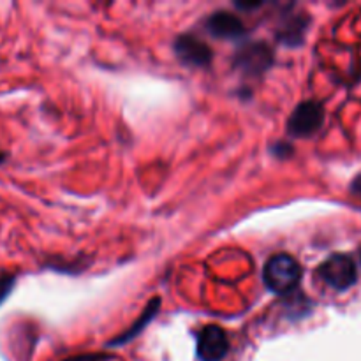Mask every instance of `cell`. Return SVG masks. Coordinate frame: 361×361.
<instances>
[{"instance_id":"6da1fadb","label":"cell","mask_w":361,"mask_h":361,"mask_svg":"<svg viewBox=\"0 0 361 361\" xmlns=\"http://www.w3.org/2000/svg\"><path fill=\"white\" fill-rule=\"evenodd\" d=\"M264 284L277 295H288L296 289L302 279V267L288 254H275L264 264Z\"/></svg>"},{"instance_id":"7a4b0ae2","label":"cell","mask_w":361,"mask_h":361,"mask_svg":"<svg viewBox=\"0 0 361 361\" xmlns=\"http://www.w3.org/2000/svg\"><path fill=\"white\" fill-rule=\"evenodd\" d=\"M319 275L330 288L338 289V291H345L351 288L358 277L355 261L345 254H335V256L328 257L319 267Z\"/></svg>"},{"instance_id":"3957f363","label":"cell","mask_w":361,"mask_h":361,"mask_svg":"<svg viewBox=\"0 0 361 361\" xmlns=\"http://www.w3.org/2000/svg\"><path fill=\"white\" fill-rule=\"evenodd\" d=\"M323 120L324 113L321 104L314 101L303 102L293 111L291 118L288 122V130L295 137H309L321 129Z\"/></svg>"},{"instance_id":"277c9868","label":"cell","mask_w":361,"mask_h":361,"mask_svg":"<svg viewBox=\"0 0 361 361\" xmlns=\"http://www.w3.org/2000/svg\"><path fill=\"white\" fill-rule=\"evenodd\" d=\"M228 349V335L221 326L210 324L197 337V356L201 361H221Z\"/></svg>"},{"instance_id":"5b68a950","label":"cell","mask_w":361,"mask_h":361,"mask_svg":"<svg viewBox=\"0 0 361 361\" xmlns=\"http://www.w3.org/2000/svg\"><path fill=\"white\" fill-rule=\"evenodd\" d=\"M235 56L236 67L249 74L264 73L274 60L271 49L264 42H252V44L243 46Z\"/></svg>"},{"instance_id":"8992f818","label":"cell","mask_w":361,"mask_h":361,"mask_svg":"<svg viewBox=\"0 0 361 361\" xmlns=\"http://www.w3.org/2000/svg\"><path fill=\"white\" fill-rule=\"evenodd\" d=\"M175 51L178 59L185 62L187 66L204 67L212 60V49L194 35H182V37L176 39Z\"/></svg>"},{"instance_id":"52a82bcc","label":"cell","mask_w":361,"mask_h":361,"mask_svg":"<svg viewBox=\"0 0 361 361\" xmlns=\"http://www.w3.org/2000/svg\"><path fill=\"white\" fill-rule=\"evenodd\" d=\"M208 32L217 39L226 41H236L245 35V27L242 20L231 13H215L207 23Z\"/></svg>"},{"instance_id":"ba28073f","label":"cell","mask_w":361,"mask_h":361,"mask_svg":"<svg viewBox=\"0 0 361 361\" xmlns=\"http://www.w3.org/2000/svg\"><path fill=\"white\" fill-rule=\"evenodd\" d=\"M14 288V277L9 274H0V303L7 298Z\"/></svg>"},{"instance_id":"9c48e42d","label":"cell","mask_w":361,"mask_h":361,"mask_svg":"<svg viewBox=\"0 0 361 361\" xmlns=\"http://www.w3.org/2000/svg\"><path fill=\"white\" fill-rule=\"evenodd\" d=\"M351 190L355 194H358V196H361V173L358 176H356L355 180H353V185H351Z\"/></svg>"}]
</instances>
